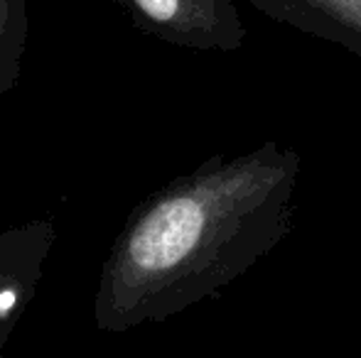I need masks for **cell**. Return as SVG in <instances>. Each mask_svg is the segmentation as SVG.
<instances>
[{
	"instance_id": "1",
	"label": "cell",
	"mask_w": 361,
	"mask_h": 358,
	"mask_svg": "<svg viewBox=\"0 0 361 358\" xmlns=\"http://www.w3.org/2000/svg\"><path fill=\"white\" fill-rule=\"evenodd\" d=\"M300 170L298 150L266 140L145 196L104 260L96 329L123 334L221 295L293 231Z\"/></svg>"
},
{
	"instance_id": "2",
	"label": "cell",
	"mask_w": 361,
	"mask_h": 358,
	"mask_svg": "<svg viewBox=\"0 0 361 358\" xmlns=\"http://www.w3.org/2000/svg\"><path fill=\"white\" fill-rule=\"evenodd\" d=\"M145 34L197 52H238L246 25L233 0H109Z\"/></svg>"
},
{
	"instance_id": "3",
	"label": "cell",
	"mask_w": 361,
	"mask_h": 358,
	"mask_svg": "<svg viewBox=\"0 0 361 358\" xmlns=\"http://www.w3.org/2000/svg\"><path fill=\"white\" fill-rule=\"evenodd\" d=\"M54 241V219H32L0 234V354L37 295Z\"/></svg>"
},
{
	"instance_id": "4",
	"label": "cell",
	"mask_w": 361,
	"mask_h": 358,
	"mask_svg": "<svg viewBox=\"0 0 361 358\" xmlns=\"http://www.w3.org/2000/svg\"><path fill=\"white\" fill-rule=\"evenodd\" d=\"M258 13L361 59V0H248Z\"/></svg>"
},
{
	"instance_id": "5",
	"label": "cell",
	"mask_w": 361,
	"mask_h": 358,
	"mask_svg": "<svg viewBox=\"0 0 361 358\" xmlns=\"http://www.w3.org/2000/svg\"><path fill=\"white\" fill-rule=\"evenodd\" d=\"M27 32V0H0V101L20 82Z\"/></svg>"
}]
</instances>
